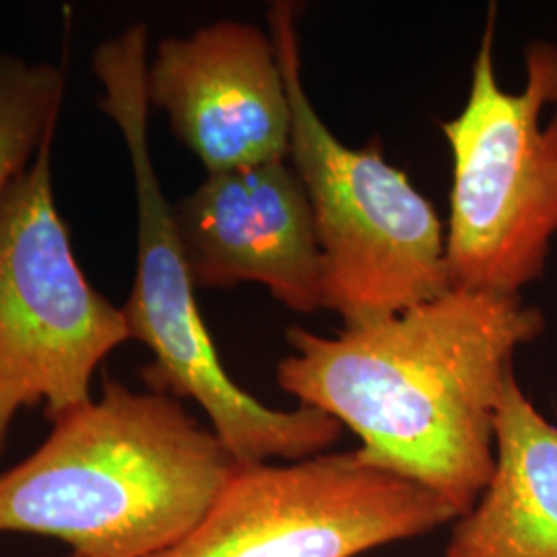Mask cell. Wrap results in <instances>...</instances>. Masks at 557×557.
<instances>
[{"label":"cell","instance_id":"6da1fadb","mask_svg":"<svg viewBox=\"0 0 557 557\" xmlns=\"http://www.w3.org/2000/svg\"><path fill=\"white\" fill-rule=\"evenodd\" d=\"M545 326L522 296L450 287L335 337L289 329L277 382L349 428L363 462L425 487L460 518L494 473V425L515 356Z\"/></svg>","mask_w":557,"mask_h":557},{"label":"cell","instance_id":"7a4b0ae2","mask_svg":"<svg viewBox=\"0 0 557 557\" xmlns=\"http://www.w3.org/2000/svg\"><path fill=\"white\" fill-rule=\"evenodd\" d=\"M238 462L180 398L103 380L98 400L0 473V531L54 537L73 557H153L186 537Z\"/></svg>","mask_w":557,"mask_h":557},{"label":"cell","instance_id":"5b68a950","mask_svg":"<svg viewBox=\"0 0 557 557\" xmlns=\"http://www.w3.org/2000/svg\"><path fill=\"white\" fill-rule=\"evenodd\" d=\"M269 32L294 110L289 161L306 186L324 267V310L343 326L370 324L450 289L436 207L391 165L380 143L351 149L308 98L298 4L273 2Z\"/></svg>","mask_w":557,"mask_h":557},{"label":"cell","instance_id":"ba28073f","mask_svg":"<svg viewBox=\"0 0 557 557\" xmlns=\"http://www.w3.org/2000/svg\"><path fill=\"white\" fill-rule=\"evenodd\" d=\"M145 87L207 176L289 160L294 110L269 29L223 20L163 38Z\"/></svg>","mask_w":557,"mask_h":557},{"label":"cell","instance_id":"277c9868","mask_svg":"<svg viewBox=\"0 0 557 557\" xmlns=\"http://www.w3.org/2000/svg\"><path fill=\"white\" fill-rule=\"evenodd\" d=\"M492 4L460 114L440 122L453 153L450 287L520 296L557 236V46L529 41L524 87L499 85Z\"/></svg>","mask_w":557,"mask_h":557},{"label":"cell","instance_id":"30bf717a","mask_svg":"<svg viewBox=\"0 0 557 557\" xmlns=\"http://www.w3.org/2000/svg\"><path fill=\"white\" fill-rule=\"evenodd\" d=\"M444 557H557V425L518 384L504 382L494 473L458 518Z\"/></svg>","mask_w":557,"mask_h":557},{"label":"cell","instance_id":"8992f818","mask_svg":"<svg viewBox=\"0 0 557 557\" xmlns=\"http://www.w3.org/2000/svg\"><path fill=\"white\" fill-rule=\"evenodd\" d=\"M52 140L0 195V458L21 409L52 423L89 405L101 361L131 338L87 281L52 188Z\"/></svg>","mask_w":557,"mask_h":557},{"label":"cell","instance_id":"8fae6325","mask_svg":"<svg viewBox=\"0 0 557 557\" xmlns=\"http://www.w3.org/2000/svg\"><path fill=\"white\" fill-rule=\"evenodd\" d=\"M64 87L57 64L0 52V195L57 131Z\"/></svg>","mask_w":557,"mask_h":557},{"label":"cell","instance_id":"9c48e42d","mask_svg":"<svg viewBox=\"0 0 557 557\" xmlns=\"http://www.w3.org/2000/svg\"><path fill=\"white\" fill-rule=\"evenodd\" d=\"M197 289L259 283L285 308H324V267L306 186L289 160L209 174L174 205Z\"/></svg>","mask_w":557,"mask_h":557},{"label":"cell","instance_id":"3957f363","mask_svg":"<svg viewBox=\"0 0 557 557\" xmlns=\"http://www.w3.org/2000/svg\"><path fill=\"white\" fill-rule=\"evenodd\" d=\"M149 27L133 23L101 41L91 66L103 87L101 110L119 126L137 197V275L122 306L131 338L153 356L140 376L149 391L190 398L238 465L326 453L343 425L319 409H273L230 379L197 304L174 225V205L161 188L149 147Z\"/></svg>","mask_w":557,"mask_h":557},{"label":"cell","instance_id":"52a82bcc","mask_svg":"<svg viewBox=\"0 0 557 557\" xmlns=\"http://www.w3.org/2000/svg\"><path fill=\"white\" fill-rule=\"evenodd\" d=\"M458 518L358 453L238 465L199 524L153 557H358Z\"/></svg>","mask_w":557,"mask_h":557}]
</instances>
